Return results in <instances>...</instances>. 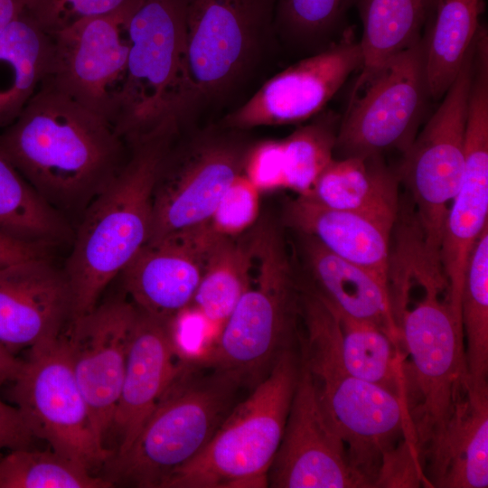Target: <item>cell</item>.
Segmentation results:
<instances>
[{
	"mask_svg": "<svg viewBox=\"0 0 488 488\" xmlns=\"http://www.w3.org/2000/svg\"><path fill=\"white\" fill-rule=\"evenodd\" d=\"M0 154L52 206L73 208L111 181L127 145L108 120L42 83L0 134Z\"/></svg>",
	"mask_w": 488,
	"mask_h": 488,
	"instance_id": "obj_1",
	"label": "cell"
},
{
	"mask_svg": "<svg viewBox=\"0 0 488 488\" xmlns=\"http://www.w3.org/2000/svg\"><path fill=\"white\" fill-rule=\"evenodd\" d=\"M180 127L169 117L127 140V157L92 200L63 270L72 300L71 319L90 313L108 285L147 242L153 193L161 164Z\"/></svg>",
	"mask_w": 488,
	"mask_h": 488,
	"instance_id": "obj_2",
	"label": "cell"
},
{
	"mask_svg": "<svg viewBox=\"0 0 488 488\" xmlns=\"http://www.w3.org/2000/svg\"><path fill=\"white\" fill-rule=\"evenodd\" d=\"M277 0H189L177 118L183 125L232 99L278 43Z\"/></svg>",
	"mask_w": 488,
	"mask_h": 488,
	"instance_id": "obj_3",
	"label": "cell"
},
{
	"mask_svg": "<svg viewBox=\"0 0 488 488\" xmlns=\"http://www.w3.org/2000/svg\"><path fill=\"white\" fill-rule=\"evenodd\" d=\"M208 370L181 360L129 449L103 465L106 479L113 484L159 488L169 474L207 445L247 384L237 373Z\"/></svg>",
	"mask_w": 488,
	"mask_h": 488,
	"instance_id": "obj_4",
	"label": "cell"
},
{
	"mask_svg": "<svg viewBox=\"0 0 488 488\" xmlns=\"http://www.w3.org/2000/svg\"><path fill=\"white\" fill-rule=\"evenodd\" d=\"M303 320L306 336L301 359L313 376L321 406L342 437L351 465L374 487L382 456L406 435L403 400L346 371L340 323L329 307L313 305Z\"/></svg>",
	"mask_w": 488,
	"mask_h": 488,
	"instance_id": "obj_5",
	"label": "cell"
},
{
	"mask_svg": "<svg viewBox=\"0 0 488 488\" xmlns=\"http://www.w3.org/2000/svg\"><path fill=\"white\" fill-rule=\"evenodd\" d=\"M301 358L286 346L207 445L159 488L265 487L296 390Z\"/></svg>",
	"mask_w": 488,
	"mask_h": 488,
	"instance_id": "obj_6",
	"label": "cell"
},
{
	"mask_svg": "<svg viewBox=\"0 0 488 488\" xmlns=\"http://www.w3.org/2000/svg\"><path fill=\"white\" fill-rule=\"evenodd\" d=\"M424 296L404 308L397 323L409 361L402 364V400L407 415L405 438L422 458L453 415L466 385L462 324L454 316L440 286H422Z\"/></svg>",
	"mask_w": 488,
	"mask_h": 488,
	"instance_id": "obj_7",
	"label": "cell"
},
{
	"mask_svg": "<svg viewBox=\"0 0 488 488\" xmlns=\"http://www.w3.org/2000/svg\"><path fill=\"white\" fill-rule=\"evenodd\" d=\"M253 254L256 286L250 284L243 294L217 343L203 355L188 358L202 368L237 373L246 383L270 370L299 312V286L280 230L261 229Z\"/></svg>",
	"mask_w": 488,
	"mask_h": 488,
	"instance_id": "obj_8",
	"label": "cell"
},
{
	"mask_svg": "<svg viewBox=\"0 0 488 488\" xmlns=\"http://www.w3.org/2000/svg\"><path fill=\"white\" fill-rule=\"evenodd\" d=\"M189 0H141L128 23L127 77L115 128L129 140L175 117Z\"/></svg>",
	"mask_w": 488,
	"mask_h": 488,
	"instance_id": "obj_9",
	"label": "cell"
},
{
	"mask_svg": "<svg viewBox=\"0 0 488 488\" xmlns=\"http://www.w3.org/2000/svg\"><path fill=\"white\" fill-rule=\"evenodd\" d=\"M474 46V42L440 105L403 152L396 171L412 198L423 251L438 266L445 221L464 171Z\"/></svg>",
	"mask_w": 488,
	"mask_h": 488,
	"instance_id": "obj_10",
	"label": "cell"
},
{
	"mask_svg": "<svg viewBox=\"0 0 488 488\" xmlns=\"http://www.w3.org/2000/svg\"><path fill=\"white\" fill-rule=\"evenodd\" d=\"M179 132L159 169L147 241L208 223L228 186L242 174L250 145L244 130L219 123L183 138Z\"/></svg>",
	"mask_w": 488,
	"mask_h": 488,
	"instance_id": "obj_11",
	"label": "cell"
},
{
	"mask_svg": "<svg viewBox=\"0 0 488 488\" xmlns=\"http://www.w3.org/2000/svg\"><path fill=\"white\" fill-rule=\"evenodd\" d=\"M431 99L424 41L399 52L376 70L360 73L339 121V157L402 153L413 141Z\"/></svg>",
	"mask_w": 488,
	"mask_h": 488,
	"instance_id": "obj_12",
	"label": "cell"
},
{
	"mask_svg": "<svg viewBox=\"0 0 488 488\" xmlns=\"http://www.w3.org/2000/svg\"><path fill=\"white\" fill-rule=\"evenodd\" d=\"M11 383L14 407L34 437L90 472L111 457L94 429L61 335L30 348Z\"/></svg>",
	"mask_w": 488,
	"mask_h": 488,
	"instance_id": "obj_13",
	"label": "cell"
},
{
	"mask_svg": "<svg viewBox=\"0 0 488 488\" xmlns=\"http://www.w3.org/2000/svg\"><path fill=\"white\" fill-rule=\"evenodd\" d=\"M141 0L80 20L52 34V57L42 83L63 92L115 127L127 77L128 23Z\"/></svg>",
	"mask_w": 488,
	"mask_h": 488,
	"instance_id": "obj_14",
	"label": "cell"
},
{
	"mask_svg": "<svg viewBox=\"0 0 488 488\" xmlns=\"http://www.w3.org/2000/svg\"><path fill=\"white\" fill-rule=\"evenodd\" d=\"M349 30L334 43L269 78L219 124L249 130L296 124L314 117L362 65L359 41Z\"/></svg>",
	"mask_w": 488,
	"mask_h": 488,
	"instance_id": "obj_15",
	"label": "cell"
},
{
	"mask_svg": "<svg viewBox=\"0 0 488 488\" xmlns=\"http://www.w3.org/2000/svg\"><path fill=\"white\" fill-rule=\"evenodd\" d=\"M267 483L274 488L371 487L351 465L344 443L325 415L313 376L302 359Z\"/></svg>",
	"mask_w": 488,
	"mask_h": 488,
	"instance_id": "obj_16",
	"label": "cell"
},
{
	"mask_svg": "<svg viewBox=\"0 0 488 488\" xmlns=\"http://www.w3.org/2000/svg\"><path fill=\"white\" fill-rule=\"evenodd\" d=\"M488 227V75L471 82L465 135V164L459 187L445 221L439 261L447 284L446 300L461 320V297L467 263Z\"/></svg>",
	"mask_w": 488,
	"mask_h": 488,
	"instance_id": "obj_17",
	"label": "cell"
},
{
	"mask_svg": "<svg viewBox=\"0 0 488 488\" xmlns=\"http://www.w3.org/2000/svg\"><path fill=\"white\" fill-rule=\"evenodd\" d=\"M136 314L131 301L113 298L70 320L61 333L94 429L105 447Z\"/></svg>",
	"mask_w": 488,
	"mask_h": 488,
	"instance_id": "obj_18",
	"label": "cell"
},
{
	"mask_svg": "<svg viewBox=\"0 0 488 488\" xmlns=\"http://www.w3.org/2000/svg\"><path fill=\"white\" fill-rule=\"evenodd\" d=\"M219 236L208 222L147 241L121 272L131 302L157 317L178 316L192 303Z\"/></svg>",
	"mask_w": 488,
	"mask_h": 488,
	"instance_id": "obj_19",
	"label": "cell"
},
{
	"mask_svg": "<svg viewBox=\"0 0 488 488\" xmlns=\"http://www.w3.org/2000/svg\"><path fill=\"white\" fill-rule=\"evenodd\" d=\"M176 356L179 352L174 318L157 317L137 308L120 393L108 432L115 443L111 456L122 455L134 443L180 368L181 360L176 361Z\"/></svg>",
	"mask_w": 488,
	"mask_h": 488,
	"instance_id": "obj_20",
	"label": "cell"
},
{
	"mask_svg": "<svg viewBox=\"0 0 488 488\" xmlns=\"http://www.w3.org/2000/svg\"><path fill=\"white\" fill-rule=\"evenodd\" d=\"M71 315L68 280L47 258L0 273V343L13 354L59 338Z\"/></svg>",
	"mask_w": 488,
	"mask_h": 488,
	"instance_id": "obj_21",
	"label": "cell"
},
{
	"mask_svg": "<svg viewBox=\"0 0 488 488\" xmlns=\"http://www.w3.org/2000/svg\"><path fill=\"white\" fill-rule=\"evenodd\" d=\"M285 223L332 253L365 267L389 286L390 235L395 223L322 205L305 195L289 201Z\"/></svg>",
	"mask_w": 488,
	"mask_h": 488,
	"instance_id": "obj_22",
	"label": "cell"
},
{
	"mask_svg": "<svg viewBox=\"0 0 488 488\" xmlns=\"http://www.w3.org/2000/svg\"><path fill=\"white\" fill-rule=\"evenodd\" d=\"M422 466L430 487L488 486V389L465 385L449 421L425 453Z\"/></svg>",
	"mask_w": 488,
	"mask_h": 488,
	"instance_id": "obj_23",
	"label": "cell"
},
{
	"mask_svg": "<svg viewBox=\"0 0 488 488\" xmlns=\"http://www.w3.org/2000/svg\"><path fill=\"white\" fill-rule=\"evenodd\" d=\"M299 235L302 258L314 281L311 286L337 312L380 327L399 343L389 284L332 253L314 238Z\"/></svg>",
	"mask_w": 488,
	"mask_h": 488,
	"instance_id": "obj_24",
	"label": "cell"
},
{
	"mask_svg": "<svg viewBox=\"0 0 488 488\" xmlns=\"http://www.w3.org/2000/svg\"><path fill=\"white\" fill-rule=\"evenodd\" d=\"M399 178L383 155L333 158L308 196L329 208L351 211L395 223Z\"/></svg>",
	"mask_w": 488,
	"mask_h": 488,
	"instance_id": "obj_25",
	"label": "cell"
},
{
	"mask_svg": "<svg viewBox=\"0 0 488 488\" xmlns=\"http://www.w3.org/2000/svg\"><path fill=\"white\" fill-rule=\"evenodd\" d=\"M52 37L24 9L0 35V127L23 109L49 72Z\"/></svg>",
	"mask_w": 488,
	"mask_h": 488,
	"instance_id": "obj_26",
	"label": "cell"
},
{
	"mask_svg": "<svg viewBox=\"0 0 488 488\" xmlns=\"http://www.w3.org/2000/svg\"><path fill=\"white\" fill-rule=\"evenodd\" d=\"M484 0H437L423 33L431 99L440 100L459 73L482 25Z\"/></svg>",
	"mask_w": 488,
	"mask_h": 488,
	"instance_id": "obj_27",
	"label": "cell"
},
{
	"mask_svg": "<svg viewBox=\"0 0 488 488\" xmlns=\"http://www.w3.org/2000/svg\"><path fill=\"white\" fill-rule=\"evenodd\" d=\"M437 0H359L362 24L359 41L362 65L368 73L405 51L423 36Z\"/></svg>",
	"mask_w": 488,
	"mask_h": 488,
	"instance_id": "obj_28",
	"label": "cell"
},
{
	"mask_svg": "<svg viewBox=\"0 0 488 488\" xmlns=\"http://www.w3.org/2000/svg\"><path fill=\"white\" fill-rule=\"evenodd\" d=\"M251 235L243 239L219 236L192 303L211 323H224L251 284Z\"/></svg>",
	"mask_w": 488,
	"mask_h": 488,
	"instance_id": "obj_29",
	"label": "cell"
},
{
	"mask_svg": "<svg viewBox=\"0 0 488 488\" xmlns=\"http://www.w3.org/2000/svg\"><path fill=\"white\" fill-rule=\"evenodd\" d=\"M0 231L48 246L67 236L60 213L0 154Z\"/></svg>",
	"mask_w": 488,
	"mask_h": 488,
	"instance_id": "obj_30",
	"label": "cell"
},
{
	"mask_svg": "<svg viewBox=\"0 0 488 488\" xmlns=\"http://www.w3.org/2000/svg\"><path fill=\"white\" fill-rule=\"evenodd\" d=\"M334 312L340 323V351L346 371L402 399L404 359L399 352V343L371 323L351 318L336 310Z\"/></svg>",
	"mask_w": 488,
	"mask_h": 488,
	"instance_id": "obj_31",
	"label": "cell"
},
{
	"mask_svg": "<svg viewBox=\"0 0 488 488\" xmlns=\"http://www.w3.org/2000/svg\"><path fill=\"white\" fill-rule=\"evenodd\" d=\"M461 320L466 365V384L487 389L488 383V227L470 255L461 297Z\"/></svg>",
	"mask_w": 488,
	"mask_h": 488,
	"instance_id": "obj_32",
	"label": "cell"
},
{
	"mask_svg": "<svg viewBox=\"0 0 488 488\" xmlns=\"http://www.w3.org/2000/svg\"><path fill=\"white\" fill-rule=\"evenodd\" d=\"M359 0H277L275 29L287 47L309 55L341 39L348 31L347 15Z\"/></svg>",
	"mask_w": 488,
	"mask_h": 488,
	"instance_id": "obj_33",
	"label": "cell"
},
{
	"mask_svg": "<svg viewBox=\"0 0 488 488\" xmlns=\"http://www.w3.org/2000/svg\"><path fill=\"white\" fill-rule=\"evenodd\" d=\"M80 463L53 451L18 448L0 458V488H109Z\"/></svg>",
	"mask_w": 488,
	"mask_h": 488,
	"instance_id": "obj_34",
	"label": "cell"
},
{
	"mask_svg": "<svg viewBox=\"0 0 488 488\" xmlns=\"http://www.w3.org/2000/svg\"><path fill=\"white\" fill-rule=\"evenodd\" d=\"M338 119L332 112H320L309 124L282 139L285 187L307 195L317 178L334 158Z\"/></svg>",
	"mask_w": 488,
	"mask_h": 488,
	"instance_id": "obj_35",
	"label": "cell"
},
{
	"mask_svg": "<svg viewBox=\"0 0 488 488\" xmlns=\"http://www.w3.org/2000/svg\"><path fill=\"white\" fill-rule=\"evenodd\" d=\"M260 193L243 174L237 175L209 221L211 230L223 237H239L250 230L259 215Z\"/></svg>",
	"mask_w": 488,
	"mask_h": 488,
	"instance_id": "obj_36",
	"label": "cell"
},
{
	"mask_svg": "<svg viewBox=\"0 0 488 488\" xmlns=\"http://www.w3.org/2000/svg\"><path fill=\"white\" fill-rule=\"evenodd\" d=\"M131 0H25V10L48 33L53 34L92 16L116 11Z\"/></svg>",
	"mask_w": 488,
	"mask_h": 488,
	"instance_id": "obj_37",
	"label": "cell"
},
{
	"mask_svg": "<svg viewBox=\"0 0 488 488\" xmlns=\"http://www.w3.org/2000/svg\"><path fill=\"white\" fill-rule=\"evenodd\" d=\"M242 174L262 192L285 187L283 142L266 139L250 144Z\"/></svg>",
	"mask_w": 488,
	"mask_h": 488,
	"instance_id": "obj_38",
	"label": "cell"
},
{
	"mask_svg": "<svg viewBox=\"0 0 488 488\" xmlns=\"http://www.w3.org/2000/svg\"><path fill=\"white\" fill-rule=\"evenodd\" d=\"M420 484H426L420 458L414 446L403 437L397 447L382 456L375 487H418Z\"/></svg>",
	"mask_w": 488,
	"mask_h": 488,
	"instance_id": "obj_39",
	"label": "cell"
},
{
	"mask_svg": "<svg viewBox=\"0 0 488 488\" xmlns=\"http://www.w3.org/2000/svg\"><path fill=\"white\" fill-rule=\"evenodd\" d=\"M33 438L19 410L0 399V458L4 450L29 447Z\"/></svg>",
	"mask_w": 488,
	"mask_h": 488,
	"instance_id": "obj_40",
	"label": "cell"
},
{
	"mask_svg": "<svg viewBox=\"0 0 488 488\" xmlns=\"http://www.w3.org/2000/svg\"><path fill=\"white\" fill-rule=\"evenodd\" d=\"M47 246L22 240L0 231V273L46 259Z\"/></svg>",
	"mask_w": 488,
	"mask_h": 488,
	"instance_id": "obj_41",
	"label": "cell"
},
{
	"mask_svg": "<svg viewBox=\"0 0 488 488\" xmlns=\"http://www.w3.org/2000/svg\"><path fill=\"white\" fill-rule=\"evenodd\" d=\"M23 361L16 358L0 343V389L17 376Z\"/></svg>",
	"mask_w": 488,
	"mask_h": 488,
	"instance_id": "obj_42",
	"label": "cell"
},
{
	"mask_svg": "<svg viewBox=\"0 0 488 488\" xmlns=\"http://www.w3.org/2000/svg\"><path fill=\"white\" fill-rule=\"evenodd\" d=\"M25 9V0H0V35Z\"/></svg>",
	"mask_w": 488,
	"mask_h": 488,
	"instance_id": "obj_43",
	"label": "cell"
}]
</instances>
